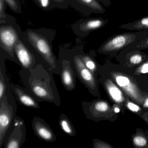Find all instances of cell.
I'll list each match as a JSON object with an SVG mask.
<instances>
[{
	"instance_id": "6da1fadb",
	"label": "cell",
	"mask_w": 148,
	"mask_h": 148,
	"mask_svg": "<svg viewBox=\"0 0 148 148\" xmlns=\"http://www.w3.org/2000/svg\"><path fill=\"white\" fill-rule=\"evenodd\" d=\"M19 74L26 89L38 101L60 106L61 99L51 71L38 63L29 70L21 68Z\"/></svg>"
},
{
	"instance_id": "7a4b0ae2",
	"label": "cell",
	"mask_w": 148,
	"mask_h": 148,
	"mask_svg": "<svg viewBox=\"0 0 148 148\" xmlns=\"http://www.w3.org/2000/svg\"><path fill=\"white\" fill-rule=\"evenodd\" d=\"M23 40L34 54L38 62L51 71L54 74L60 75L61 65L58 59L53 51L52 42L49 37L43 31L27 29L23 32Z\"/></svg>"
},
{
	"instance_id": "3957f363",
	"label": "cell",
	"mask_w": 148,
	"mask_h": 148,
	"mask_svg": "<svg viewBox=\"0 0 148 148\" xmlns=\"http://www.w3.org/2000/svg\"><path fill=\"white\" fill-rule=\"evenodd\" d=\"M81 47L77 46L72 49L60 48L59 54L66 58L71 62L76 77L84 84L91 93H95L97 84L92 73L86 67L81 58L83 51Z\"/></svg>"
},
{
	"instance_id": "277c9868",
	"label": "cell",
	"mask_w": 148,
	"mask_h": 148,
	"mask_svg": "<svg viewBox=\"0 0 148 148\" xmlns=\"http://www.w3.org/2000/svg\"><path fill=\"white\" fill-rule=\"evenodd\" d=\"M17 105L12 94L6 95L0 100V148L14 128Z\"/></svg>"
},
{
	"instance_id": "5b68a950",
	"label": "cell",
	"mask_w": 148,
	"mask_h": 148,
	"mask_svg": "<svg viewBox=\"0 0 148 148\" xmlns=\"http://www.w3.org/2000/svg\"><path fill=\"white\" fill-rule=\"evenodd\" d=\"M8 17L5 22L0 23V48L10 57V60L19 65L14 48L23 32L14 18L9 15Z\"/></svg>"
},
{
	"instance_id": "8992f818",
	"label": "cell",
	"mask_w": 148,
	"mask_h": 148,
	"mask_svg": "<svg viewBox=\"0 0 148 148\" xmlns=\"http://www.w3.org/2000/svg\"><path fill=\"white\" fill-rule=\"evenodd\" d=\"M148 37V30L116 34L105 41L99 49L98 51L104 53L115 52L129 46L139 43Z\"/></svg>"
},
{
	"instance_id": "52a82bcc",
	"label": "cell",
	"mask_w": 148,
	"mask_h": 148,
	"mask_svg": "<svg viewBox=\"0 0 148 148\" xmlns=\"http://www.w3.org/2000/svg\"><path fill=\"white\" fill-rule=\"evenodd\" d=\"M14 52L19 63V66L22 68L29 70L39 63L35 55L24 41L23 34L15 44Z\"/></svg>"
},
{
	"instance_id": "ba28073f",
	"label": "cell",
	"mask_w": 148,
	"mask_h": 148,
	"mask_svg": "<svg viewBox=\"0 0 148 148\" xmlns=\"http://www.w3.org/2000/svg\"><path fill=\"white\" fill-rule=\"evenodd\" d=\"M58 60L61 65L60 75L61 83L67 91L73 90L76 86V77L71 65V62L63 55L59 54Z\"/></svg>"
},
{
	"instance_id": "9c48e42d",
	"label": "cell",
	"mask_w": 148,
	"mask_h": 148,
	"mask_svg": "<svg viewBox=\"0 0 148 148\" xmlns=\"http://www.w3.org/2000/svg\"><path fill=\"white\" fill-rule=\"evenodd\" d=\"M108 20L103 18H95L79 21L73 26L75 34L81 37L88 36L90 32L104 26L108 23Z\"/></svg>"
},
{
	"instance_id": "30bf717a",
	"label": "cell",
	"mask_w": 148,
	"mask_h": 148,
	"mask_svg": "<svg viewBox=\"0 0 148 148\" xmlns=\"http://www.w3.org/2000/svg\"><path fill=\"white\" fill-rule=\"evenodd\" d=\"M70 5L86 16L104 14L106 10L97 0H70Z\"/></svg>"
},
{
	"instance_id": "8fae6325",
	"label": "cell",
	"mask_w": 148,
	"mask_h": 148,
	"mask_svg": "<svg viewBox=\"0 0 148 148\" xmlns=\"http://www.w3.org/2000/svg\"><path fill=\"white\" fill-rule=\"evenodd\" d=\"M32 127L35 135L45 142H55L57 137L50 125L43 119L34 116L32 122Z\"/></svg>"
},
{
	"instance_id": "7c38bea8",
	"label": "cell",
	"mask_w": 148,
	"mask_h": 148,
	"mask_svg": "<svg viewBox=\"0 0 148 148\" xmlns=\"http://www.w3.org/2000/svg\"><path fill=\"white\" fill-rule=\"evenodd\" d=\"M11 87L20 103L29 108L39 109V102L26 88L12 83H11Z\"/></svg>"
},
{
	"instance_id": "4fadbf2b",
	"label": "cell",
	"mask_w": 148,
	"mask_h": 148,
	"mask_svg": "<svg viewBox=\"0 0 148 148\" xmlns=\"http://www.w3.org/2000/svg\"><path fill=\"white\" fill-rule=\"evenodd\" d=\"M10 60L9 56L3 50L0 49V100L6 95L12 94L11 87V83L6 73L5 60Z\"/></svg>"
},
{
	"instance_id": "5bb4252c",
	"label": "cell",
	"mask_w": 148,
	"mask_h": 148,
	"mask_svg": "<svg viewBox=\"0 0 148 148\" xmlns=\"http://www.w3.org/2000/svg\"><path fill=\"white\" fill-rule=\"evenodd\" d=\"M26 136L25 125L14 126L13 130L5 142L4 148H21L25 141Z\"/></svg>"
},
{
	"instance_id": "9a60e30c",
	"label": "cell",
	"mask_w": 148,
	"mask_h": 148,
	"mask_svg": "<svg viewBox=\"0 0 148 148\" xmlns=\"http://www.w3.org/2000/svg\"><path fill=\"white\" fill-rule=\"evenodd\" d=\"M119 27L121 29L130 31L148 30V16L141 18L131 23L123 24Z\"/></svg>"
},
{
	"instance_id": "2e32d148",
	"label": "cell",
	"mask_w": 148,
	"mask_h": 148,
	"mask_svg": "<svg viewBox=\"0 0 148 148\" xmlns=\"http://www.w3.org/2000/svg\"><path fill=\"white\" fill-rule=\"evenodd\" d=\"M59 123L60 128L66 135L71 137L76 136L77 132L74 126L68 117L62 113L60 116Z\"/></svg>"
},
{
	"instance_id": "e0dca14e",
	"label": "cell",
	"mask_w": 148,
	"mask_h": 148,
	"mask_svg": "<svg viewBox=\"0 0 148 148\" xmlns=\"http://www.w3.org/2000/svg\"><path fill=\"white\" fill-rule=\"evenodd\" d=\"M107 88L111 96L116 102L118 103L123 102V94L117 87L114 84H109L108 85H107Z\"/></svg>"
},
{
	"instance_id": "ac0fdd59",
	"label": "cell",
	"mask_w": 148,
	"mask_h": 148,
	"mask_svg": "<svg viewBox=\"0 0 148 148\" xmlns=\"http://www.w3.org/2000/svg\"><path fill=\"white\" fill-rule=\"evenodd\" d=\"M81 56L82 60L86 66L93 73V71L96 68V64L93 60L88 54L85 53L83 50L81 52Z\"/></svg>"
},
{
	"instance_id": "d6986e66",
	"label": "cell",
	"mask_w": 148,
	"mask_h": 148,
	"mask_svg": "<svg viewBox=\"0 0 148 148\" xmlns=\"http://www.w3.org/2000/svg\"><path fill=\"white\" fill-rule=\"evenodd\" d=\"M14 12L21 13V8L18 0H4Z\"/></svg>"
},
{
	"instance_id": "ffe728a7",
	"label": "cell",
	"mask_w": 148,
	"mask_h": 148,
	"mask_svg": "<svg viewBox=\"0 0 148 148\" xmlns=\"http://www.w3.org/2000/svg\"><path fill=\"white\" fill-rule=\"evenodd\" d=\"M41 8L45 10H50L54 8L51 0H34Z\"/></svg>"
},
{
	"instance_id": "44dd1931",
	"label": "cell",
	"mask_w": 148,
	"mask_h": 148,
	"mask_svg": "<svg viewBox=\"0 0 148 148\" xmlns=\"http://www.w3.org/2000/svg\"><path fill=\"white\" fill-rule=\"evenodd\" d=\"M54 8L66 9L70 5V0H51Z\"/></svg>"
},
{
	"instance_id": "7402d4cb",
	"label": "cell",
	"mask_w": 148,
	"mask_h": 148,
	"mask_svg": "<svg viewBox=\"0 0 148 148\" xmlns=\"http://www.w3.org/2000/svg\"><path fill=\"white\" fill-rule=\"evenodd\" d=\"M125 48H129L130 49L133 50H137V49H143L145 48H148V37L145 39L140 41L139 43L129 46Z\"/></svg>"
},
{
	"instance_id": "603a6c76",
	"label": "cell",
	"mask_w": 148,
	"mask_h": 148,
	"mask_svg": "<svg viewBox=\"0 0 148 148\" xmlns=\"http://www.w3.org/2000/svg\"><path fill=\"white\" fill-rule=\"evenodd\" d=\"M5 3L4 0H0V23L5 22L8 17L5 14Z\"/></svg>"
},
{
	"instance_id": "cb8c5ba5",
	"label": "cell",
	"mask_w": 148,
	"mask_h": 148,
	"mask_svg": "<svg viewBox=\"0 0 148 148\" xmlns=\"http://www.w3.org/2000/svg\"><path fill=\"white\" fill-rule=\"evenodd\" d=\"M116 79L118 84L121 87L127 86L130 83L129 79L124 76H118Z\"/></svg>"
},
{
	"instance_id": "d4e9b609",
	"label": "cell",
	"mask_w": 148,
	"mask_h": 148,
	"mask_svg": "<svg viewBox=\"0 0 148 148\" xmlns=\"http://www.w3.org/2000/svg\"><path fill=\"white\" fill-rule=\"evenodd\" d=\"M143 57L138 53L133 54L130 58V61L133 64H138L142 62Z\"/></svg>"
},
{
	"instance_id": "484cf974",
	"label": "cell",
	"mask_w": 148,
	"mask_h": 148,
	"mask_svg": "<svg viewBox=\"0 0 148 148\" xmlns=\"http://www.w3.org/2000/svg\"><path fill=\"white\" fill-rule=\"evenodd\" d=\"M133 142L135 145L139 146H144L146 144V139L141 136L135 137L133 139Z\"/></svg>"
},
{
	"instance_id": "4316f807",
	"label": "cell",
	"mask_w": 148,
	"mask_h": 148,
	"mask_svg": "<svg viewBox=\"0 0 148 148\" xmlns=\"http://www.w3.org/2000/svg\"><path fill=\"white\" fill-rule=\"evenodd\" d=\"M127 107L130 110L133 112H137L139 110V107L137 105L132 103H128Z\"/></svg>"
},
{
	"instance_id": "83f0119b",
	"label": "cell",
	"mask_w": 148,
	"mask_h": 148,
	"mask_svg": "<svg viewBox=\"0 0 148 148\" xmlns=\"http://www.w3.org/2000/svg\"><path fill=\"white\" fill-rule=\"evenodd\" d=\"M25 125L24 121L19 117H15L14 120V126H18V125Z\"/></svg>"
},
{
	"instance_id": "f1b7e54d",
	"label": "cell",
	"mask_w": 148,
	"mask_h": 148,
	"mask_svg": "<svg viewBox=\"0 0 148 148\" xmlns=\"http://www.w3.org/2000/svg\"><path fill=\"white\" fill-rule=\"evenodd\" d=\"M97 1L107 7L110 6L111 5L110 0H97Z\"/></svg>"
},
{
	"instance_id": "f546056e",
	"label": "cell",
	"mask_w": 148,
	"mask_h": 148,
	"mask_svg": "<svg viewBox=\"0 0 148 148\" xmlns=\"http://www.w3.org/2000/svg\"><path fill=\"white\" fill-rule=\"evenodd\" d=\"M141 72L142 73H148V63L145 64L142 67Z\"/></svg>"
},
{
	"instance_id": "4dcf8cb0",
	"label": "cell",
	"mask_w": 148,
	"mask_h": 148,
	"mask_svg": "<svg viewBox=\"0 0 148 148\" xmlns=\"http://www.w3.org/2000/svg\"><path fill=\"white\" fill-rule=\"evenodd\" d=\"M119 111H120V110H119V108H116L115 109V111L116 112H119Z\"/></svg>"
},
{
	"instance_id": "1f68e13d",
	"label": "cell",
	"mask_w": 148,
	"mask_h": 148,
	"mask_svg": "<svg viewBox=\"0 0 148 148\" xmlns=\"http://www.w3.org/2000/svg\"><path fill=\"white\" fill-rule=\"evenodd\" d=\"M145 105L147 107H148V99H146V101H145Z\"/></svg>"
}]
</instances>
